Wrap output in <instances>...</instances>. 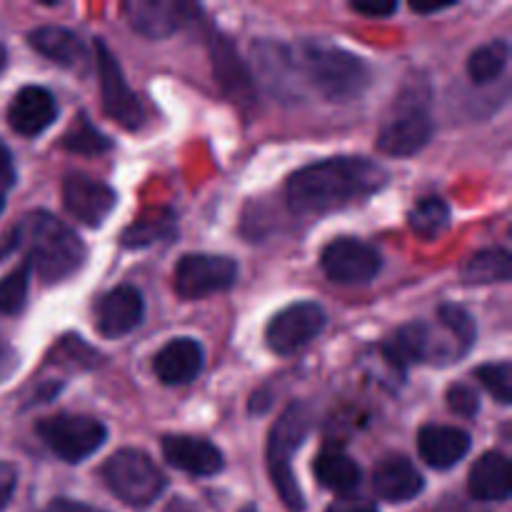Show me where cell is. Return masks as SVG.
<instances>
[{"label": "cell", "instance_id": "obj_1", "mask_svg": "<svg viewBox=\"0 0 512 512\" xmlns=\"http://www.w3.org/2000/svg\"><path fill=\"white\" fill-rule=\"evenodd\" d=\"M383 165L365 158H330L295 170L285 183V198L298 215H325L360 203L385 188Z\"/></svg>", "mask_w": 512, "mask_h": 512}, {"label": "cell", "instance_id": "obj_2", "mask_svg": "<svg viewBox=\"0 0 512 512\" xmlns=\"http://www.w3.org/2000/svg\"><path fill=\"white\" fill-rule=\"evenodd\" d=\"M305 85L330 103H350L373 83L368 63L355 53L323 43H303L298 53Z\"/></svg>", "mask_w": 512, "mask_h": 512}, {"label": "cell", "instance_id": "obj_3", "mask_svg": "<svg viewBox=\"0 0 512 512\" xmlns=\"http://www.w3.org/2000/svg\"><path fill=\"white\" fill-rule=\"evenodd\" d=\"M23 233H28L30 245V263L35 273L45 280V283H60L68 275L83 265L85 260V245L63 220L55 215L38 213L28 215L25 223L20 225Z\"/></svg>", "mask_w": 512, "mask_h": 512}, {"label": "cell", "instance_id": "obj_4", "mask_svg": "<svg viewBox=\"0 0 512 512\" xmlns=\"http://www.w3.org/2000/svg\"><path fill=\"white\" fill-rule=\"evenodd\" d=\"M310 425H313V413L305 403H290L275 420L268 438V473L278 490L280 500L290 512H303L305 498L298 480L293 473V455L308 438Z\"/></svg>", "mask_w": 512, "mask_h": 512}, {"label": "cell", "instance_id": "obj_5", "mask_svg": "<svg viewBox=\"0 0 512 512\" xmlns=\"http://www.w3.org/2000/svg\"><path fill=\"white\" fill-rule=\"evenodd\" d=\"M103 480L113 490L115 498L135 508L150 505L165 490V475L160 473L158 465L133 448L118 450L105 460Z\"/></svg>", "mask_w": 512, "mask_h": 512}, {"label": "cell", "instance_id": "obj_6", "mask_svg": "<svg viewBox=\"0 0 512 512\" xmlns=\"http://www.w3.org/2000/svg\"><path fill=\"white\" fill-rule=\"evenodd\" d=\"M435 133V123L428 113V103L415 90L408 98H400L395 113L383 123L378 133V148L385 155L405 158L420 153L430 143Z\"/></svg>", "mask_w": 512, "mask_h": 512}, {"label": "cell", "instance_id": "obj_7", "mask_svg": "<svg viewBox=\"0 0 512 512\" xmlns=\"http://www.w3.org/2000/svg\"><path fill=\"white\" fill-rule=\"evenodd\" d=\"M35 433L45 448L53 450L65 463H83L108 438V430L100 420L85 415H53L35 425Z\"/></svg>", "mask_w": 512, "mask_h": 512}, {"label": "cell", "instance_id": "obj_8", "mask_svg": "<svg viewBox=\"0 0 512 512\" xmlns=\"http://www.w3.org/2000/svg\"><path fill=\"white\" fill-rule=\"evenodd\" d=\"M250 60L258 78L275 98L283 103H298L305 98L308 85H305L298 55L290 45L278 43V40H255L250 48Z\"/></svg>", "mask_w": 512, "mask_h": 512}, {"label": "cell", "instance_id": "obj_9", "mask_svg": "<svg viewBox=\"0 0 512 512\" xmlns=\"http://www.w3.org/2000/svg\"><path fill=\"white\" fill-rule=\"evenodd\" d=\"M175 293L183 300H200L205 295L230 290L238 280V263L228 255H183L175 268Z\"/></svg>", "mask_w": 512, "mask_h": 512}, {"label": "cell", "instance_id": "obj_10", "mask_svg": "<svg viewBox=\"0 0 512 512\" xmlns=\"http://www.w3.org/2000/svg\"><path fill=\"white\" fill-rule=\"evenodd\" d=\"M95 58H98V75H100V93H103V110L118 125L128 130H138L143 125V105L138 95L125 83L123 70L118 60L110 53L103 40H95Z\"/></svg>", "mask_w": 512, "mask_h": 512}, {"label": "cell", "instance_id": "obj_11", "mask_svg": "<svg viewBox=\"0 0 512 512\" xmlns=\"http://www.w3.org/2000/svg\"><path fill=\"white\" fill-rule=\"evenodd\" d=\"M325 275L340 285L370 283L383 268V258L373 245L358 238H338L323 250L320 258Z\"/></svg>", "mask_w": 512, "mask_h": 512}, {"label": "cell", "instance_id": "obj_12", "mask_svg": "<svg viewBox=\"0 0 512 512\" xmlns=\"http://www.w3.org/2000/svg\"><path fill=\"white\" fill-rule=\"evenodd\" d=\"M325 310L318 303H295L280 310L265 330L268 348L278 355L298 353L325 328Z\"/></svg>", "mask_w": 512, "mask_h": 512}, {"label": "cell", "instance_id": "obj_13", "mask_svg": "<svg viewBox=\"0 0 512 512\" xmlns=\"http://www.w3.org/2000/svg\"><path fill=\"white\" fill-rule=\"evenodd\" d=\"M208 48H210V60H213L215 80H218L225 98H228L230 103L238 105V108H253L255 103L253 75H250L248 65L243 63V58L238 55L235 45L230 43L223 33L210 28Z\"/></svg>", "mask_w": 512, "mask_h": 512}, {"label": "cell", "instance_id": "obj_14", "mask_svg": "<svg viewBox=\"0 0 512 512\" xmlns=\"http://www.w3.org/2000/svg\"><path fill=\"white\" fill-rule=\"evenodd\" d=\"M123 10L130 28L138 30L145 38L160 40L183 28L198 8L178 3V0H128Z\"/></svg>", "mask_w": 512, "mask_h": 512}, {"label": "cell", "instance_id": "obj_15", "mask_svg": "<svg viewBox=\"0 0 512 512\" xmlns=\"http://www.w3.org/2000/svg\"><path fill=\"white\" fill-rule=\"evenodd\" d=\"M63 203L75 220L88 228H100L103 220L113 213L115 193L100 180L73 173L63 180Z\"/></svg>", "mask_w": 512, "mask_h": 512}, {"label": "cell", "instance_id": "obj_16", "mask_svg": "<svg viewBox=\"0 0 512 512\" xmlns=\"http://www.w3.org/2000/svg\"><path fill=\"white\" fill-rule=\"evenodd\" d=\"M55 118H58V100L40 85H28L10 100L8 123L15 133L25 135V138H33V135L48 130Z\"/></svg>", "mask_w": 512, "mask_h": 512}, {"label": "cell", "instance_id": "obj_17", "mask_svg": "<svg viewBox=\"0 0 512 512\" xmlns=\"http://www.w3.org/2000/svg\"><path fill=\"white\" fill-rule=\"evenodd\" d=\"M143 295L130 285L110 290L95 308V325L105 338H123L143 320Z\"/></svg>", "mask_w": 512, "mask_h": 512}, {"label": "cell", "instance_id": "obj_18", "mask_svg": "<svg viewBox=\"0 0 512 512\" xmlns=\"http://www.w3.org/2000/svg\"><path fill=\"white\" fill-rule=\"evenodd\" d=\"M163 455L173 468L190 475H200V478L218 475L225 465L223 453L213 443L193 438V435H165Z\"/></svg>", "mask_w": 512, "mask_h": 512}, {"label": "cell", "instance_id": "obj_19", "mask_svg": "<svg viewBox=\"0 0 512 512\" xmlns=\"http://www.w3.org/2000/svg\"><path fill=\"white\" fill-rule=\"evenodd\" d=\"M420 458L435 470H450L468 455L470 435L453 425H425L418 435Z\"/></svg>", "mask_w": 512, "mask_h": 512}, {"label": "cell", "instance_id": "obj_20", "mask_svg": "<svg viewBox=\"0 0 512 512\" xmlns=\"http://www.w3.org/2000/svg\"><path fill=\"white\" fill-rule=\"evenodd\" d=\"M153 370L165 385H185L203 370V348L193 338H175L153 358Z\"/></svg>", "mask_w": 512, "mask_h": 512}, {"label": "cell", "instance_id": "obj_21", "mask_svg": "<svg viewBox=\"0 0 512 512\" xmlns=\"http://www.w3.org/2000/svg\"><path fill=\"white\" fill-rule=\"evenodd\" d=\"M373 488L388 503H408L423 493L425 480L405 455H390L375 468Z\"/></svg>", "mask_w": 512, "mask_h": 512}, {"label": "cell", "instance_id": "obj_22", "mask_svg": "<svg viewBox=\"0 0 512 512\" xmlns=\"http://www.w3.org/2000/svg\"><path fill=\"white\" fill-rule=\"evenodd\" d=\"M383 355L400 373H405L410 365L425 363L433 358V328L425 323L403 325L385 340Z\"/></svg>", "mask_w": 512, "mask_h": 512}, {"label": "cell", "instance_id": "obj_23", "mask_svg": "<svg viewBox=\"0 0 512 512\" xmlns=\"http://www.w3.org/2000/svg\"><path fill=\"white\" fill-rule=\"evenodd\" d=\"M468 490L480 503H505L510 498V460L503 453H485L470 468Z\"/></svg>", "mask_w": 512, "mask_h": 512}, {"label": "cell", "instance_id": "obj_24", "mask_svg": "<svg viewBox=\"0 0 512 512\" xmlns=\"http://www.w3.org/2000/svg\"><path fill=\"white\" fill-rule=\"evenodd\" d=\"M30 48L38 50L43 58L53 60L55 65H63V68H75L85 60V45L73 30L60 28V25H43V28H35L28 35Z\"/></svg>", "mask_w": 512, "mask_h": 512}, {"label": "cell", "instance_id": "obj_25", "mask_svg": "<svg viewBox=\"0 0 512 512\" xmlns=\"http://www.w3.org/2000/svg\"><path fill=\"white\" fill-rule=\"evenodd\" d=\"M315 478L323 488L348 495L358 488L363 473H360V465L348 453L338 448H325L315 458Z\"/></svg>", "mask_w": 512, "mask_h": 512}, {"label": "cell", "instance_id": "obj_26", "mask_svg": "<svg viewBox=\"0 0 512 512\" xmlns=\"http://www.w3.org/2000/svg\"><path fill=\"white\" fill-rule=\"evenodd\" d=\"M512 273L510 253L503 248L480 250V253L470 255L463 265V280L475 285H490V283H508Z\"/></svg>", "mask_w": 512, "mask_h": 512}, {"label": "cell", "instance_id": "obj_27", "mask_svg": "<svg viewBox=\"0 0 512 512\" xmlns=\"http://www.w3.org/2000/svg\"><path fill=\"white\" fill-rule=\"evenodd\" d=\"M175 235V218L170 210H153L145 218H140L138 223L130 225L123 235H120V243L128 250L148 248V245L160 243V240H168Z\"/></svg>", "mask_w": 512, "mask_h": 512}, {"label": "cell", "instance_id": "obj_28", "mask_svg": "<svg viewBox=\"0 0 512 512\" xmlns=\"http://www.w3.org/2000/svg\"><path fill=\"white\" fill-rule=\"evenodd\" d=\"M508 43L505 40H493L480 48H475L468 58V75L473 83L488 85L503 75L505 65H508Z\"/></svg>", "mask_w": 512, "mask_h": 512}, {"label": "cell", "instance_id": "obj_29", "mask_svg": "<svg viewBox=\"0 0 512 512\" xmlns=\"http://www.w3.org/2000/svg\"><path fill=\"white\" fill-rule=\"evenodd\" d=\"M408 225L418 238L435 240L450 225V208L440 198H423L408 215Z\"/></svg>", "mask_w": 512, "mask_h": 512}, {"label": "cell", "instance_id": "obj_30", "mask_svg": "<svg viewBox=\"0 0 512 512\" xmlns=\"http://www.w3.org/2000/svg\"><path fill=\"white\" fill-rule=\"evenodd\" d=\"M63 148L78 155H100L113 148V140L100 133L85 115H80L78 123L63 135Z\"/></svg>", "mask_w": 512, "mask_h": 512}, {"label": "cell", "instance_id": "obj_31", "mask_svg": "<svg viewBox=\"0 0 512 512\" xmlns=\"http://www.w3.org/2000/svg\"><path fill=\"white\" fill-rule=\"evenodd\" d=\"M440 328L445 333H450V338L460 345L463 353H468L475 345V320L470 318V313L460 305H440L438 310Z\"/></svg>", "mask_w": 512, "mask_h": 512}, {"label": "cell", "instance_id": "obj_32", "mask_svg": "<svg viewBox=\"0 0 512 512\" xmlns=\"http://www.w3.org/2000/svg\"><path fill=\"white\" fill-rule=\"evenodd\" d=\"M28 280H30V265H20L10 275L0 280V313L15 315L23 310L25 300H28Z\"/></svg>", "mask_w": 512, "mask_h": 512}, {"label": "cell", "instance_id": "obj_33", "mask_svg": "<svg viewBox=\"0 0 512 512\" xmlns=\"http://www.w3.org/2000/svg\"><path fill=\"white\" fill-rule=\"evenodd\" d=\"M475 378L480 380L485 390L498 400L500 405H510L512 400V368L510 363H490L480 365L475 370Z\"/></svg>", "mask_w": 512, "mask_h": 512}, {"label": "cell", "instance_id": "obj_34", "mask_svg": "<svg viewBox=\"0 0 512 512\" xmlns=\"http://www.w3.org/2000/svg\"><path fill=\"white\" fill-rule=\"evenodd\" d=\"M448 408L460 418H473L480 410V398L470 385H453L448 390Z\"/></svg>", "mask_w": 512, "mask_h": 512}, {"label": "cell", "instance_id": "obj_35", "mask_svg": "<svg viewBox=\"0 0 512 512\" xmlns=\"http://www.w3.org/2000/svg\"><path fill=\"white\" fill-rule=\"evenodd\" d=\"M15 483H18V473H15L13 465L0 463V510L8 508L15 493Z\"/></svg>", "mask_w": 512, "mask_h": 512}, {"label": "cell", "instance_id": "obj_36", "mask_svg": "<svg viewBox=\"0 0 512 512\" xmlns=\"http://www.w3.org/2000/svg\"><path fill=\"white\" fill-rule=\"evenodd\" d=\"M350 8L360 15H373V18H385V15H393L398 10V3L395 0H383V3H350Z\"/></svg>", "mask_w": 512, "mask_h": 512}, {"label": "cell", "instance_id": "obj_37", "mask_svg": "<svg viewBox=\"0 0 512 512\" xmlns=\"http://www.w3.org/2000/svg\"><path fill=\"white\" fill-rule=\"evenodd\" d=\"M15 183V165L10 150L0 143V188H10Z\"/></svg>", "mask_w": 512, "mask_h": 512}, {"label": "cell", "instance_id": "obj_38", "mask_svg": "<svg viewBox=\"0 0 512 512\" xmlns=\"http://www.w3.org/2000/svg\"><path fill=\"white\" fill-rule=\"evenodd\" d=\"M325 512H378V505L370 500H338Z\"/></svg>", "mask_w": 512, "mask_h": 512}, {"label": "cell", "instance_id": "obj_39", "mask_svg": "<svg viewBox=\"0 0 512 512\" xmlns=\"http://www.w3.org/2000/svg\"><path fill=\"white\" fill-rule=\"evenodd\" d=\"M43 512H105V510H98L93 508V505H85V503H75V500L58 498L53 500V503H50Z\"/></svg>", "mask_w": 512, "mask_h": 512}, {"label": "cell", "instance_id": "obj_40", "mask_svg": "<svg viewBox=\"0 0 512 512\" xmlns=\"http://www.w3.org/2000/svg\"><path fill=\"white\" fill-rule=\"evenodd\" d=\"M15 365H18V360H15L13 348H10V345L0 338V383H3L10 373H13Z\"/></svg>", "mask_w": 512, "mask_h": 512}, {"label": "cell", "instance_id": "obj_41", "mask_svg": "<svg viewBox=\"0 0 512 512\" xmlns=\"http://www.w3.org/2000/svg\"><path fill=\"white\" fill-rule=\"evenodd\" d=\"M270 403H273V400H270L268 390H258V393H253V398H250V413L263 415L265 410L270 408Z\"/></svg>", "mask_w": 512, "mask_h": 512}, {"label": "cell", "instance_id": "obj_42", "mask_svg": "<svg viewBox=\"0 0 512 512\" xmlns=\"http://www.w3.org/2000/svg\"><path fill=\"white\" fill-rule=\"evenodd\" d=\"M455 3H430V5H420V3H413L410 8L415 10V13H423V15H430V13H440V10H448L453 8Z\"/></svg>", "mask_w": 512, "mask_h": 512}, {"label": "cell", "instance_id": "obj_43", "mask_svg": "<svg viewBox=\"0 0 512 512\" xmlns=\"http://www.w3.org/2000/svg\"><path fill=\"white\" fill-rule=\"evenodd\" d=\"M165 512H198V510H195L193 505L185 503L183 498H173V500H170V503H168V508H165Z\"/></svg>", "mask_w": 512, "mask_h": 512}, {"label": "cell", "instance_id": "obj_44", "mask_svg": "<svg viewBox=\"0 0 512 512\" xmlns=\"http://www.w3.org/2000/svg\"><path fill=\"white\" fill-rule=\"evenodd\" d=\"M5 63H8V53H5V48L0 45V70L5 68Z\"/></svg>", "mask_w": 512, "mask_h": 512}, {"label": "cell", "instance_id": "obj_45", "mask_svg": "<svg viewBox=\"0 0 512 512\" xmlns=\"http://www.w3.org/2000/svg\"><path fill=\"white\" fill-rule=\"evenodd\" d=\"M450 512H478V510H470V508H463V505H455V510L450 508Z\"/></svg>", "mask_w": 512, "mask_h": 512}, {"label": "cell", "instance_id": "obj_46", "mask_svg": "<svg viewBox=\"0 0 512 512\" xmlns=\"http://www.w3.org/2000/svg\"><path fill=\"white\" fill-rule=\"evenodd\" d=\"M240 512H258V508H253V505H248V508H243Z\"/></svg>", "mask_w": 512, "mask_h": 512}, {"label": "cell", "instance_id": "obj_47", "mask_svg": "<svg viewBox=\"0 0 512 512\" xmlns=\"http://www.w3.org/2000/svg\"><path fill=\"white\" fill-rule=\"evenodd\" d=\"M3 208H5V198H3V195H0V213H3Z\"/></svg>", "mask_w": 512, "mask_h": 512}]
</instances>
